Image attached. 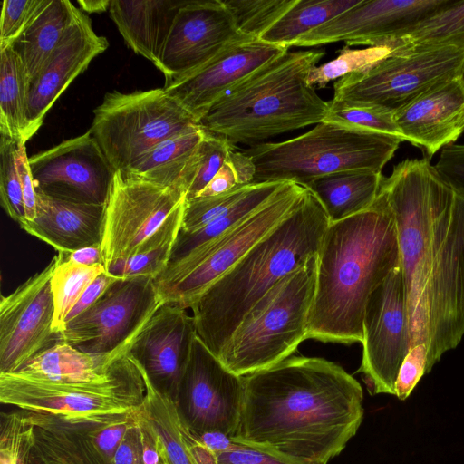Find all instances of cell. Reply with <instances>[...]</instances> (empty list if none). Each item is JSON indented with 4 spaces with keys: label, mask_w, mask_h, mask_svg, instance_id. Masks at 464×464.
<instances>
[{
    "label": "cell",
    "mask_w": 464,
    "mask_h": 464,
    "mask_svg": "<svg viewBox=\"0 0 464 464\" xmlns=\"http://www.w3.org/2000/svg\"><path fill=\"white\" fill-rule=\"evenodd\" d=\"M398 232L411 348L424 344L432 367L464 338V196L429 158L383 177Z\"/></svg>",
    "instance_id": "cell-1"
},
{
    "label": "cell",
    "mask_w": 464,
    "mask_h": 464,
    "mask_svg": "<svg viewBox=\"0 0 464 464\" xmlns=\"http://www.w3.org/2000/svg\"><path fill=\"white\" fill-rule=\"evenodd\" d=\"M242 378V410L233 440L295 463L327 464L362 421L361 384L324 358L290 356Z\"/></svg>",
    "instance_id": "cell-2"
},
{
    "label": "cell",
    "mask_w": 464,
    "mask_h": 464,
    "mask_svg": "<svg viewBox=\"0 0 464 464\" xmlns=\"http://www.w3.org/2000/svg\"><path fill=\"white\" fill-rule=\"evenodd\" d=\"M400 264L395 218L381 188L370 208L330 222L325 230L317 253L307 339L362 343L367 302Z\"/></svg>",
    "instance_id": "cell-3"
},
{
    "label": "cell",
    "mask_w": 464,
    "mask_h": 464,
    "mask_svg": "<svg viewBox=\"0 0 464 464\" xmlns=\"http://www.w3.org/2000/svg\"><path fill=\"white\" fill-rule=\"evenodd\" d=\"M330 220L309 189L293 211L190 307L197 335L218 358L252 307L280 280L316 255Z\"/></svg>",
    "instance_id": "cell-4"
},
{
    "label": "cell",
    "mask_w": 464,
    "mask_h": 464,
    "mask_svg": "<svg viewBox=\"0 0 464 464\" xmlns=\"http://www.w3.org/2000/svg\"><path fill=\"white\" fill-rule=\"evenodd\" d=\"M325 53L287 51L231 88L200 119L207 132L253 143L324 121L329 102L307 82Z\"/></svg>",
    "instance_id": "cell-5"
},
{
    "label": "cell",
    "mask_w": 464,
    "mask_h": 464,
    "mask_svg": "<svg viewBox=\"0 0 464 464\" xmlns=\"http://www.w3.org/2000/svg\"><path fill=\"white\" fill-rule=\"evenodd\" d=\"M317 254L276 284L245 315L218 359L245 376L290 357L307 339Z\"/></svg>",
    "instance_id": "cell-6"
},
{
    "label": "cell",
    "mask_w": 464,
    "mask_h": 464,
    "mask_svg": "<svg viewBox=\"0 0 464 464\" xmlns=\"http://www.w3.org/2000/svg\"><path fill=\"white\" fill-rule=\"evenodd\" d=\"M401 140L332 122L281 142L256 144L242 150L253 160V182H294L306 187L313 180L348 170L382 172Z\"/></svg>",
    "instance_id": "cell-7"
},
{
    "label": "cell",
    "mask_w": 464,
    "mask_h": 464,
    "mask_svg": "<svg viewBox=\"0 0 464 464\" xmlns=\"http://www.w3.org/2000/svg\"><path fill=\"white\" fill-rule=\"evenodd\" d=\"M200 127L163 88L105 94L90 131L115 171H125L157 144Z\"/></svg>",
    "instance_id": "cell-8"
},
{
    "label": "cell",
    "mask_w": 464,
    "mask_h": 464,
    "mask_svg": "<svg viewBox=\"0 0 464 464\" xmlns=\"http://www.w3.org/2000/svg\"><path fill=\"white\" fill-rule=\"evenodd\" d=\"M305 188L284 182L267 202L212 245L167 266L154 279L164 304L190 308L214 282L293 211Z\"/></svg>",
    "instance_id": "cell-9"
},
{
    "label": "cell",
    "mask_w": 464,
    "mask_h": 464,
    "mask_svg": "<svg viewBox=\"0 0 464 464\" xmlns=\"http://www.w3.org/2000/svg\"><path fill=\"white\" fill-rule=\"evenodd\" d=\"M146 385L128 355L121 357L104 380L63 382L18 372L0 373V401L19 410L46 413L124 412L140 409Z\"/></svg>",
    "instance_id": "cell-10"
},
{
    "label": "cell",
    "mask_w": 464,
    "mask_h": 464,
    "mask_svg": "<svg viewBox=\"0 0 464 464\" xmlns=\"http://www.w3.org/2000/svg\"><path fill=\"white\" fill-rule=\"evenodd\" d=\"M463 61L464 49L454 46L392 52L370 68L336 81L333 100L395 111L435 85L459 77Z\"/></svg>",
    "instance_id": "cell-11"
},
{
    "label": "cell",
    "mask_w": 464,
    "mask_h": 464,
    "mask_svg": "<svg viewBox=\"0 0 464 464\" xmlns=\"http://www.w3.org/2000/svg\"><path fill=\"white\" fill-rule=\"evenodd\" d=\"M164 304L154 278L120 277L85 312L66 323L58 341L88 353H128Z\"/></svg>",
    "instance_id": "cell-12"
},
{
    "label": "cell",
    "mask_w": 464,
    "mask_h": 464,
    "mask_svg": "<svg viewBox=\"0 0 464 464\" xmlns=\"http://www.w3.org/2000/svg\"><path fill=\"white\" fill-rule=\"evenodd\" d=\"M141 407L99 413L24 411L32 427L28 464H111Z\"/></svg>",
    "instance_id": "cell-13"
},
{
    "label": "cell",
    "mask_w": 464,
    "mask_h": 464,
    "mask_svg": "<svg viewBox=\"0 0 464 464\" xmlns=\"http://www.w3.org/2000/svg\"><path fill=\"white\" fill-rule=\"evenodd\" d=\"M186 199L181 188L130 178L116 171L102 227L105 268L137 255Z\"/></svg>",
    "instance_id": "cell-14"
},
{
    "label": "cell",
    "mask_w": 464,
    "mask_h": 464,
    "mask_svg": "<svg viewBox=\"0 0 464 464\" xmlns=\"http://www.w3.org/2000/svg\"><path fill=\"white\" fill-rule=\"evenodd\" d=\"M242 376L227 369L198 335L175 400L190 432H220L235 438L242 410Z\"/></svg>",
    "instance_id": "cell-15"
},
{
    "label": "cell",
    "mask_w": 464,
    "mask_h": 464,
    "mask_svg": "<svg viewBox=\"0 0 464 464\" xmlns=\"http://www.w3.org/2000/svg\"><path fill=\"white\" fill-rule=\"evenodd\" d=\"M362 356L358 372L371 394L395 395L401 363L411 348L401 264L372 293L364 312Z\"/></svg>",
    "instance_id": "cell-16"
},
{
    "label": "cell",
    "mask_w": 464,
    "mask_h": 464,
    "mask_svg": "<svg viewBox=\"0 0 464 464\" xmlns=\"http://www.w3.org/2000/svg\"><path fill=\"white\" fill-rule=\"evenodd\" d=\"M63 260L58 252L41 272L0 301V373L16 372L58 342L53 331L54 301L51 278Z\"/></svg>",
    "instance_id": "cell-17"
},
{
    "label": "cell",
    "mask_w": 464,
    "mask_h": 464,
    "mask_svg": "<svg viewBox=\"0 0 464 464\" xmlns=\"http://www.w3.org/2000/svg\"><path fill=\"white\" fill-rule=\"evenodd\" d=\"M35 192L105 205L115 170L90 130L29 158Z\"/></svg>",
    "instance_id": "cell-18"
},
{
    "label": "cell",
    "mask_w": 464,
    "mask_h": 464,
    "mask_svg": "<svg viewBox=\"0 0 464 464\" xmlns=\"http://www.w3.org/2000/svg\"><path fill=\"white\" fill-rule=\"evenodd\" d=\"M453 0H361L291 46L311 47L344 41L347 46L391 45Z\"/></svg>",
    "instance_id": "cell-19"
},
{
    "label": "cell",
    "mask_w": 464,
    "mask_h": 464,
    "mask_svg": "<svg viewBox=\"0 0 464 464\" xmlns=\"http://www.w3.org/2000/svg\"><path fill=\"white\" fill-rule=\"evenodd\" d=\"M251 39L237 30L222 0H187L155 66L167 85L203 66L230 44Z\"/></svg>",
    "instance_id": "cell-20"
},
{
    "label": "cell",
    "mask_w": 464,
    "mask_h": 464,
    "mask_svg": "<svg viewBox=\"0 0 464 464\" xmlns=\"http://www.w3.org/2000/svg\"><path fill=\"white\" fill-rule=\"evenodd\" d=\"M196 335L193 316L180 306L164 304L135 339L128 355L158 391L175 401Z\"/></svg>",
    "instance_id": "cell-21"
},
{
    "label": "cell",
    "mask_w": 464,
    "mask_h": 464,
    "mask_svg": "<svg viewBox=\"0 0 464 464\" xmlns=\"http://www.w3.org/2000/svg\"><path fill=\"white\" fill-rule=\"evenodd\" d=\"M288 49L259 39L237 42L163 89L199 121L231 88Z\"/></svg>",
    "instance_id": "cell-22"
},
{
    "label": "cell",
    "mask_w": 464,
    "mask_h": 464,
    "mask_svg": "<svg viewBox=\"0 0 464 464\" xmlns=\"http://www.w3.org/2000/svg\"><path fill=\"white\" fill-rule=\"evenodd\" d=\"M108 46V40L95 33L90 17L81 11L58 46L29 83L25 142L36 133L46 112L69 84Z\"/></svg>",
    "instance_id": "cell-23"
},
{
    "label": "cell",
    "mask_w": 464,
    "mask_h": 464,
    "mask_svg": "<svg viewBox=\"0 0 464 464\" xmlns=\"http://www.w3.org/2000/svg\"><path fill=\"white\" fill-rule=\"evenodd\" d=\"M404 141L430 159L464 132V84L460 77L442 82L394 111Z\"/></svg>",
    "instance_id": "cell-24"
},
{
    "label": "cell",
    "mask_w": 464,
    "mask_h": 464,
    "mask_svg": "<svg viewBox=\"0 0 464 464\" xmlns=\"http://www.w3.org/2000/svg\"><path fill=\"white\" fill-rule=\"evenodd\" d=\"M105 205L81 203L36 192V217L20 227L59 252L101 245Z\"/></svg>",
    "instance_id": "cell-25"
},
{
    "label": "cell",
    "mask_w": 464,
    "mask_h": 464,
    "mask_svg": "<svg viewBox=\"0 0 464 464\" xmlns=\"http://www.w3.org/2000/svg\"><path fill=\"white\" fill-rule=\"evenodd\" d=\"M187 0H111L109 12L126 44L158 63L175 17Z\"/></svg>",
    "instance_id": "cell-26"
},
{
    "label": "cell",
    "mask_w": 464,
    "mask_h": 464,
    "mask_svg": "<svg viewBox=\"0 0 464 464\" xmlns=\"http://www.w3.org/2000/svg\"><path fill=\"white\" fill-rule=\"evenodd\" d=\"M81 11L68 0H46L34 18L10 45L23 63L29 83L58 46Z\"/></svg>",
    "instance_id": "cell-27"
},
{
    "label": "cell",
    "mask_w": 464,
    "mask_h": 464,
    "mask_svg": "<svg viewBox=\"0 0 464 464\" xmlns=\"http://www.w3.org/2000/svg\"><path fill=\"white\" fill-rule=\"evenodd\" d=\"M126 354H92L58 341L35 355L16 372L53 382H98L106 379L116 362Z\"/></svg>",
    "instance_id": "cell-28"
},
{
    "label": "cell",
    "mask_w": 464,
    "mask_h": 464,
    "mask_svg": "<svg viewBox=\"0 0 464 464\" xmlns=\"http://www.w3.org/2000/svg\"><path fill=\"white\" fill-rule=\"evenodd\" d=\"M382 179V172L348 170L320 177L305 188L318 198L330 222H336L370 208Z\"/></svg>",
    "instance_id": "cell-29"
},
{
    "label": "cell",
    "mask_w": 464,
    "mask_h": 464,
    "mask_svg": "<svg viewBox=\"0 0 464 464\" xmlns=\"http://www.w3.org/2000/svg\"><path fill=\"white\" fill-rule=\"evenodd\" d=\"M204 134L205 130L200 126L172 136L141 155L125 171L120 172L126 177L184 191L181 186L184 169Z\"/></svg>",
    "instance_id": "cell-30"
},
{
    "label": "cell",
    "mask_w": 464,
    "mask_h": 464,
    "mask_svg": "<svg viewBox=\"0 0 464 464\" xmlns=\"http://www.w3.org/2000/svg\"><path fill=\"white\" fill-rule=\"evenodd\" d=\"M283 184L279 181L253 182L244 196L218 218L194 232L179 229L168 266L212 245L267 202Z\"/></svg>",
    "instance_id": "cell-31"
},
{
    "label": "cell",
    "mask_w": 464,
    "mask_h": 464,
    "mask_svg": "<svg viewBox=\"0 0 464 464\" xmlns=\"http://www.w3.org/2000/svg\"><path fill=\"white\" fill-rule=\"evenodd\" d=\"M361 0H296L295 5L259 40L291 47L304 34L324 24Z\"/></svg>",
    "instance_id": "cell-32"
},
{
    "label": "cell",
    "mask_w": 464,
    "mask_h": 464,
    "mask_svg": "<svg viewBox=\"0 0 464 464\" xmlns=\"http://www.w3.org/2000/svg\"><path fill=\"white\" fill-rule=\"evenodd\" d=\"M28 91L29 81L18 56L10 46L0 50V134L25 142Z\"/></svg>",
    "instance_id": "cell-33"
},
{
    "label": "cell",
    "mask_w": 464,
    "mask_h": 464,
    "mask_svg": "<svg viewBox=\"0 0 464 464\" xmlns=\"http://www.w3.org/2000/svg\"><path fill=\"white\" fill-rule=\"evenodd\" d=\"M141 375L146 385L142 412L162 439L169 464H197L187 442L185 425L176 402L158 391L142 372Z\"/></svg>",
    "instance_id": "cell-34"
},
{
    "label": "cell",
    "mask_w": 464,
    "mask_h": 464,
    "mask_svg": "<svg viewBox=\"0 0 464 464\" xmlns=\"http://www.w3.org/2000/svg\"><path fill=\"white\" fill-rule=\"evenodd\" d=\"M391 46L392 52L454 46L464 49V0H453Z\"/></svg>",
    "instance_id": "cell-35"
},
{
    "label": "cell",
    "mask_w": 464,
    "mask_h": 464,
    "mask_svg": "<svg viewBox=\"0 0 464 464\" xmlns=\"http://www.w3.org/2000/svg\"><path fill=\"white\" fill-rule=\"evenodd\" d=\"M184 203L167 218L153 237L135 256L111 263L105 270L116 277L139 276L154 279L168 266L177 236L181 227Z\"/></svg>",
    "instance_id": "cell-36"
},
{
    "label": "cell",
    "mask_w": 464,
    "mask_h": 464,
    "mask_svg": "<svg viewBox=\"0 0 464 464\" xmlns=\"http://www.w3.org/2000/svg\"><path fill=\"white\" fill-rule=\"evenodd\" d=\"M103 265L82 266L62 261L51 278V288L54 301L53 331L61 334L66 325V319L81 295L90 284L102 272Z\"/></svg>",
    "instance_id": "cell-37"
},
{
    "label": "cell",
    "mask_w": 464,
    "mask_h": 464,
    "mask_svg": "<svg viewBox=\"0 0 464 464\" xmlns=\"http://www.w3.org/2000/svg\"><path fill=\"white\" fill-rule=\"evenodd\" d=\"M323 121L404 141L395 121L394 111L377 104L332 100Z\"/></svg>",
    "instance_id": "cell-38"
},
{
    "label": "cell",
    "mask_w": 464,
    "mask_h": 464,
    "mask_svg": "<svg viewBox=\"0 0 464 464\" xmlns=\"http://www.w3.org/2000/svg\"><path fill=\"white\" fill-rule=\"evenodd\" d=\"M233 149L235 146L226 139L205 130L182 175L181 186L186 192V200L200 194L219 171Z\"/></svg>",
    "instance_id": "cell-39"
},
{
    "label": "cell",
    "mask_w": 464,
    "mask_h": 464,
    "mask_svg": "<svg viewBox=\"0 0 464 464\" xmlns=\"http://www.w3.org/2000/svg\"><path fill=\"white\" fill-rule=\"evenodd\" d=\"M237 30L245 36L259 39L296 0H225Z\"/></svg>",
    "instance_id": "cell-40"
},
{
    "label": "cell",
    "mask_w": 464,
    "mask_h": 464,
    "mask_svg": "<svg viewBox=\"0 0 464 464\" xmlns=\"http://www.w3.org/2000/svg\"><path fill=\"white\" fill-rule=\"evenodd\" d=\"M389 45L370 46L364 49H352L344 45L336 58L314 67L307 77L308 83L324 88L331 81L351 73L364 71L391 55Z\"/></svg>",
    "instance_id": "cell-41"
},
{
    "label": "cell",
    "mask_w": 464,
    "mask_h": 464,
    "mask_svg": "<svg viewBox=\"0 0 464 464\" xmlns=\"http://www.w3.org/2000/svg\"><path fill=\"white\" fill-rule=\"evenodd\" d=\"M17 140L0 134V198L8 216L19 225L25 220L23 188L15 161Z\"/></svg>",
    "instance_id": "cell-42"
},
{
    "label": "cell",
    "mask_w": 464,
    "mask_h": 464,
    "mask_svg": "<svg viewBox=\"0 0 464 464\" xmlns=\"http://www.w3.org/2000/svg\"><path fill=\"white\" fill-rule=\"evenodd\" d=\"M250 184L216 196L185 199L180 231L194 232L226 213L244 196Z\"/></svg>",
    "instance_id": "cell-43"
},
{
    "label": "cell",
    "mask_w": 464,
    "mask_h": 464,
    "mask_svg": "<svg viewBox=\"0 0 464 464\" xmlns=\"http://www.w3.org/2000/svg\"><path fill=\"white\" fill-rule=\"evenodd\" d=\"M32 427L24 411L2 412L0 464H28Z\"/></svg>",
    "instance_id": "cell-44"
},
{
    "label": "cell",
    "mask_w": 464,
    "mask_h": 464,
    "mask_svg": "<svg viewBox=\"0 0 464 464\" xmlns=\"http://www.w3.org/2000/svg\"><path fill=\"white\" fill-rule=\"evenodd\" d=\"M46 0H5L0 20V50L9 47L27 27Z\"/></svg>",
    "instance_id": "cell-45"
},
{
    "label": "cell",
    "mask_w": 464,
    "mask_h": 464,
    "mask_svg": "<svg viewBox=\"0 0 464 464\" xmlns=\"http://www.w3.org/2000/svg\"><path fill=\"white\" fill-rule=\"evenodd\" d=\"M430 372L428 353L424 344L412 347L404 358L395 383V396L406 400L420 379Z\"/></svg>",
    "instance_id": "cell-46"
},
{
    "label": "cell",
    "mask_w": 464,
    "mask_h": 464,
    "mask_svg": "<svg viewBox=\"0 0 464 464\" xmlns=\"http://www.w3.org/2000/svg\"><path fill=\"white\" fill-rule=\"evenodd\" d=\"M217 464H298L266 450L232 440L225 449L215 452Z\"/></svg>",
    "instance_id": "cell-47"
},
{
    "label": "cell",
    "mask_w": 464,
    "mask_h": 464,
    "mask_svg": "<svg viewBox=\"0 0 464 464\" xmlns=\"http://www.w3.org/2000/svg\"><path fill=\"white\" fill-rule=\"evenodd\" d=\"M434 167L455 191L464 196V144L443 148Z\"/></svg>",
    "instance_id": "cell-48"
},
{
    "label": "cell",
    "mask_w": 464,
    "mask_h": 464,
    "mask_svg": "<svg viewBox=\"0 0 464 464\" xmlns=\"http://www.w3.org/2000/svg\"><path fill=\"white\" fill-rule=\"evenodd\" d=\"M15 161L23 188L25 220L32 221L36 217V192L29 166V158L26 154L25 142L23 140H17Z\"/></svg>",
    "instance_id": "cell-49"
},
{
    "label": "cell",
    "mask_w": 464,
    "mask_h": 464,
    "mask_svg": "<svg viewBox=\"0 0 464 464\" xmlns=\"http://www.w3.org/2000/svg\"><path fill=\"white\" fill-rule=\"evenodd\" d=\"M139 426L141 434L144 464H169L165 444L145 418L140 409Z\"/></svg>",
    "instance_id": "cell-50"
},
{
    "label": "cell",
    "mask_w": 464,
    "mask_h": 464,
    "mask_svg": "<svg viewBox=\"0 0 464 464\" xmlns=\"http://www.w3.org/2000/svg\"><path fill=\"white\" fill-rule=\"evenodd\" d=\"M111 464H144L139 420L126 431Z\"/></svg>",
    "instance_id": "cell-51"
},
{
    "label": "cell",
    "mask_w": 464,
    "mask_h": 464,
    "mask_svg": "<svg viewBox=\"0 0 464 464\" xmlns=\"http://www.w3.org/2000/svg\"><path fill=\"white\" fill-rule=\"evenodd\" d=\"M120 277L113 276L106 271L100 274L86 288L75 305L69 313L66 323L90 308L105 291Z\"/></svg>",
    "instance_id": "cell-52"
},
{
    "label": "cell",
    "mask_w": 464,
    "mask_h": 464,
    "mask_svg": "<svg viewBox=\"0 0 464 464\" xmlns=\"http://www.w3.org/2000/svg\"><path fill=\"white\" fill-rule=\"evenodd\" d=\"M237 186L239 185L227 158L219 171L198 197L216 196L227 192Z\"/></svg>",
    "instance_id": "cell-53"
},
{
    "label": "cell",
    "mask_w": 464,
    "mask_h": 464,
    "mask_svg": "<svg viewBox=\"0 0 464 464\" xmlns=\"http://www.w3.org/2000/svg\"><path fill=\"white\" fill-rule=\"evenodd\" d=\"M227 160L232 167L238 185L253 183L256 175V166L249 156L242 150L237 151L233 149L228 153Z\"/></svg>",
    "instance_id": "cell-54"
},
{
    "label": "cell",
    "mask_w": 464,
    "mask_h": 464,
    "mask_svg": "<svg viewBox=\"0 0 464 464\" xmlns=\"http://www.w3.org/2000/svg\"><path fill=\"white\" fill-rule=\"evenodd\" d=\"M63 253V261H68L82 266H104L101 245L85 246L70 253Z\"/></svg>",
    "instance_id": "cell-55"
},
{
    "label": "cell",
    "mask_w": 464,
    "mask_h": 464,
    "mask_svg": "<svg viewBox=\"0 0 464 464\" xmlns=\"http://www.w3.org/2000/svg\"><path fill=\"white\" fill-rule=\"evenodd\" d=\"M78 4L87 13H102L109 10L111 0H80Z\"/></svg>",
    "instance_id": "cell-56"
},
{
    "label": "cell",
    "mask_w": 464,
    "mask_h": 464,
    "mask_svg": "<svg viewBox=\"0 0 464 464\" xmlns=\"http://www.w3.org/2000/svg\"><path fill=\"white\" fill-rule=\"evenodd\" d=\"M460 79L464 84V61H463V64H462V68H461V72H460Z\"/></svg>",
    "instance_id": "cell-57"
}]
</instances>
